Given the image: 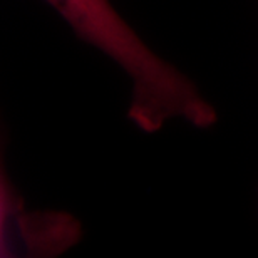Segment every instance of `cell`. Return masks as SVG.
<instances>
[{
	"instance_id": "obj_1",
	"label": "cell",
	"mask_w": 258,
	"mask_h": 258,
	"mask_svg": "<svg viewBox=\"0 0 258 258\" xmlns=\"http://www.w3.org/2000/svg\"><path fill=\"white\" fill-rule=\"evenodd\" d=\"M77 37L117 64L131 82L129 119L146 133L171 121L208 127L216 111L176 67L161 59L121 17L111 0H44Z\"/></svg>"
},
{
	"instance_id": "obj_2",
	"label": "cell",
	"mask_w": 258,
	"mask_h": 258,
	"mask_svg": "<svg viewBox=\"0 0 258 258\" xmlns=\"http://www.w3.org/2000/svg\"><path fill=\"white\" fill-rule=\"evenodd\" d=\"M14 216V200L12 191L5 179L4 169L0 166V256L10 255V243H9V228L10 220Z\"/></svg>"
}]
</instances>
